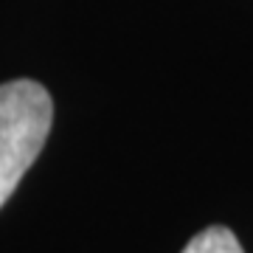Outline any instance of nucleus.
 <instances>
[{"instance_id":"1","label":"nucleus","mask_w":253,"mask_h":253,"mask_svg":"<svg viewBox=\"0 0 253 253\" xmlns=\"http://www.w3.org/2000/svg\"><path fill=\"white\" fill-rule=\"evenodd\" d=\"M54 124L51 93L34 79L0 84V208L42 152Z\"/></svg>"},{"instance_id":"2","label":"nucleus","mask_w":253,"mask_h":253,"mask_svg":"<svg viewBox=\"0 0 253 253\" xmlns=\"http://www.w3.org/2000/svg\"><path fill=\"white\" fill-rule=\"evenodd\" d=\"M183 253H245L236 234L225 225H208L197 236H191V242L183 248Z\"/></svg>"}]
</instances>
